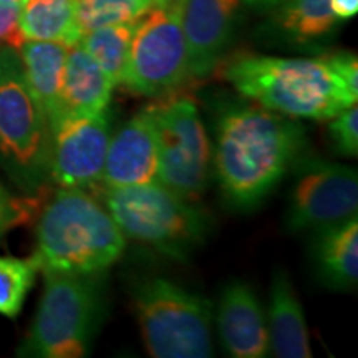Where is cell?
I'll return each instance as SVG.
<instances>
[{
    "mask_svg": "<svg viewBox=\"0 0 358 358\" xmlns=\"http://www.w3.org/2000/svg\"><path fill=\"white\" fill-rule=\"evenodd\" d=\"M306 145L301 124L261 105H232L217 122L214 169L232 206H257L297 163Z\"/></svg>",
    "mask_w": 358,
    "mask_h": 358,
    "instance_id": "1",
    "label": "cell"
},
{
    "mask_svg": "<svg viewBox=\"0 0 358 358\" xmlns=\"http://www.w3.org/2000/svg\"><path fill=\"white\" fill-rule=\"evenodd\" d=\"M221 77L244 98L290 118L332 120L357 105L320 58H280L241 52L221 65Z\"/></svg>",
    "mask_w": 358,
    "mask_h": 358,
    "instance_id": "2",
    "label": "cell"
},
{
    "mask_svg": "<svg viewBox=\"0 0 358 358\" xmlns=\"http://www.w3.org/2000/svg\"><path fill=\"white\" fill-rule=\"evenodd\" d=\"M124 245L105 206L83 189L62 187L40 213L32 259L40 272L96 275L118 261Z\"/></svg>",
    "mask_w": 358,
    "mask_h": 358,
    "instance_id": "3",
    "label": "cell"
},
{
    "mask_svg": "<svg viewBox=\"0 0 358 358\" xmlns=\"http://www.w3.org/2000/svg\"><path fill=\"white\" fill-rule=\"evenodd\" d=\"M103 206L124 237L186 259L208 232V214L161 182L103 187Z\"/></svg>",
    "mask_w": 358,
    "mask_h": 358,
    "instance_id": "4",
    "label": "cell"
},
{
    "mask_svg": "<svg viewBox=\"0 0 358 358\" xmlns=\"http://www.w3.org/2000/svg\"><path fill=\"white\" fill-rule=\"evenodd\" d=\"M131 302L151 357L213 355V303L208 299L163 277H153L134 285Z\"/></svg>",
    "mask_w": 358,
    "mask_h": 358,
    "instance_id": "5",
    "label": "cell"
},
{
    "mask_svg": "<svg viewBox=\"0 0 358 358\" xmlns=\"http://www.w3.org/2000/svg\"><path fill=\"white\" fill-rule=\"evenodd\" d=\"M45 287L20 355L80 358L92 345L101 315L100 282L93 275L42 272Z\"/></svg>",
    "mask_w": 358,
    "mask_h": 358,
    "instance_id": "6",
    "label": "cell"
},
{
    "mask_svg": "<svg viewBox=\"0 0 358 358\" xmlns=\"http://www.w3.org/2000/svg\"><path fill=\"white\" fill-rule=\"evenodd\" d=\"M0 161L30 191L42 185L50 166L48 120L12 48L0 52Z\"/></svg>",
    "mask_w": 358,
    "mask_h": 358,
    "instance_id": "7",
    "label": "cell"
},
{
    "mask_svg": "<svg viewBox=\"0 0 358 358\" xmlns=\"http://www.w3.org/2000/svg\"><path fill=\"white\" fill-rule=\"evenodd\" d=\"M158 143L159 179L168 189L194 203L204 194L213 150L196 103L187 96L168 95L148 105Z\"/></svg>",
    "mask_w": 358,
    "mask_h": 358,
    "instance_id": "8",
    "label": "cell"
},
{
    "mask_svg": "<svg viewBox=\"0 0 358 358\" xmlns=\"http://www.w3.org/2000/svg\"><path fill=\"white\" fill-rule=\"evenodd\" d=\"M179 3L153 7L138 20L122 83L133 95H173L191 78Z\"/></svg>",
    "mask_w": 358,
    "mask_h": 358,
    "instance_id": "9",
    "label": "cell"
},
{
    "mask_svg": "<svg viewBox=\"0 0 358 358\" xmlns=\"http://www.w3.org/2000/svg\"><path fill=\"white\" fill-rule=\"evenodd\" d=\"M357 169L338 163L308 161L290 191L289 231H320L357 217Z\"/></svg>",
    "mask_w": 358,
    "mask_h": 358,
    "instance_id": "10",
    "label": "cell"
},
{
    "mask_svg": "<svg viewBox=\"0 0 358 358\" xmlns=\"http://www.w3.org/2000/svg\"><path fill=\"white\" fill-rule=\"evenodd\" d=\"M105 113L62 115L50 124L48 174L60 187L88 189L101 179L110 145Z\"/></svg>",
    "mask_w": 358,
    "mask_h": 358,
    "instance_id": "11",
    "label": "cell"
},
{
    "mask_svg": "<svg viewBox=\"0 0 358 358\" xmlns=\"http://www.w3.org/2000/svg\"><path fill=\"white\" fill-rule=\"evenodd\" d=\"M243 0H181L189 77L206 78L219 66L229 45Z\"/></svg>",
    "mask_w": 358,
    "mask_h": 358,
    "instance_id": "12",
    "label": "cell"
},
{
    "mask_svg": "<svg viewBox=\"0 0 358 358\" xmlns=\"http://www.w3.org/2000/svg\"><path fill=\"white\" fill-rule=\"evenodd\" d=\"M158 143L150 108L138 111L110 138L100 182L103 187H127L159 182Z\"/></svg>",
    "mask_w": 358,
    "mask_h": 358,
    "instance_id": "13",
    "label": "cell"
},
{
    "mask_svg": "<svg viewBox=\"0 0 358 358\" xmlns=\"http://www.w3.org/2000/svg\"><path fill=\"white\" fill-rule=\"evenodd\" d=\"M217 330L224 350L234 358H262L268 353L267 317L249 284L232 280L219 299Z\"/></svg>",
    "mask_w": 358,
    "mask_h": 358,
    "instance_id": "14",
    "label": "cell"
},
{
    "mask_svg": "<svg viewBox=\"0 0 358 358\" xmlns=\"http://www.w3.org/2000/svg\"><path fill=\"white\" fill-rule=\"evenodd\" d=\"M115 83L78 42L66 53L64 87L60 96L62 115L105 113Z\"/></svg>",
    "mask_w": 358,
    "mask_h": 358,
    "instance_id": "15",
    "label": "cell"
},
{
    "mask_svg": "<svg viewBox=\"0 0 358 358\" xmlns=\"http://www.w3.org/2000/svg\"><path fill=\"white\" fill-rule=\"evenodd\" d=\"M268 352L279 358H310V335L301 301L295 295L289 275L277 272L271 285L267 317Z\"/></svg>",
    "mask_w": 358,
    "mask_h": 358,
    "instance_id": "16",
    "label": "cell"
},
{
    "mask_svg": "<svg viewBox=\"0 0 358 358\" xmlns=\"http://www.w3.org/2000/svg\"><path fill=\"white\" fill-rule=\"evenodd\" d=\"M19 52L25 82L42 106L50 127L60 116L69 45L50 40H27Z\"/></svg>",
    "mask_w": 358,
    "mask_h": 358,
    "instance_id": "17",
    "label": "cell"
},
{
    "mask_svg": "<svg viewBox=\"0 0 358 358\" xmlns=\"http://www.w3.org/2000/svg\"><path fill=\"white\" fill-rule=\"evenodd\" d=\"M313 259L327 287L355 289L358 279V221L357 217L317 231Z\"/></svg>",
    "mask_w": 358,
    "mask_h": 358,
    "instance_id": "18",
    "label": "cell"
},
{
    "mask_svg": "<svg viewBox=\"0 0 358 358\" xmlns=\"http://www.w3.org/2000/svg\"><path fill=\"white\" fill-rule=\"evenodd\" d=\"M78 0H25L20 27L27 40H50L73 45L80 40Z\"/></svg>",
    "mask_w": 358,
    "mask_h": 358,
    "instance_id": "19",
    "label": "cell"
},
{
    "mask_svg": "<svg viewBox=\"0 0 358 358\" xmlns=\"http://www.w3.org/2000/svg\"><path fill=\"white\" fill-rule=\"evenodd\" d=\"M274 10L275 27L295 43L325 37L338 22L330 8V0H284Z\"/></svg>",
    "mask_w": 358,
    "mask_h": 358,
    "instance_id": "20",
    "label": "cell"
},
{
    "mask_svg": "<svg viewBox=\"0 0 358 358\" xmlns=\"http://www.w3.org/2000/svg\"><path fill=\"white\" fill-rule=\"evenodd\" d=\"M136 24L138 22H129L100 27L83 34L78 40V43L108 75L115 87L123 83Z\"/></svg>",
    "mask_w": 358,
    "mask_h": 358,
    "instance_id": "21",
    "label": "cell"
},
{
    "mask_svg": "<svg viewBox=\"0 0 358 358\" xmlns=\"http://www.w3.org/2000/svg\"><path fill=\"white\" fill-rule=\"evenodd\" d=\"M151 8L153 7L148 0H78L80 37L100 27L138 22Z\"/></svg>",
    "mask_w": 358,
    "mask_h": 358,
    "instance_id": "22",
    "label": "cell"
},
{
    "mask_svg": "<svg viewBox=\"0 0 358 358\" xmlns=\"http://www.w3.org/2000/svg\"><path fill=\"white\" fill-rule=\"evenodd\" d=\"M37 272L34 259L0 257V315H19Z\"/></svg>",
    "mask_w": 358,
    "mask_h": 358,
    "instance_id": "23",
    "label": "cell"
},
{
    "mask_svg": "<svg viewBox=\"0 0 358 358\" xmlns=\"http://www.w3.org/2000/svg\"><path fill=\"white\" fill-rule=\"evenodd\" d=\"M329 138L338 155L355 158L358 155V108L352 105L334 116L329 124Z\"/></svg>",
    "mask_w": 358,
    "mask_h": 358,
    "instance_id": "24",
    "label": "cell"
},
{
    "mask_svg": "<svg viewBox=\"0 0 358 358\" xmlns=\"http://www.w3.org/2000/svg\"><path fill=\"white\" fill-rule=\"evenodd\" d=\"M42 199L30 196V198H12L7 191L0 186V234L12 227L22 226L34 217L38 211Z\"/></svg>",
    "mask_w": 358,
    "mask_h": 358,
    "instance_id": "25",
    "label": "cell"
},
{
    "mask_svg": "<svg viewBox=\"0 0 358 358\" xmlns=\"http://www.w3.org/2000/svg\"><path fill=\"white\" fill-rule=\"evenodd\" d=\"M20 3L0 2V43L19 52L27 42L20 27Z\"/></svg>",
    "mask_w": 358,
    "mask_h": 358,
    "instance_id": "26",
    "label": "cell"
},
{
    "mask_svg": "<svg viewBox=\"0 0 358 358\" xmlns=\"http://www.w3.org/2000/svg\"><path fill=\"white\" fill-rule=\"evenodd\" d=\"M324 60L329 64L330 70L334 71L335 77L340 83L345 87L353 100H358V62L353 53L348 52H335L330 55H324Z\"/></svg>",
    "mask_w": 358,
    "mask_h": 358,
    "instance_id": "27",
    "label": "cell"
},
{
    "mask_svg": "<svg viewBox=\"0 0 358 358\" xmlns=\"http://www.w3.org/2000/svg\"><path fill=\"white\" fill-rule=\"evenodd\" d=\"M330 8L337 20L352 19L358 12V0H330Z\"/></svg>",
    "mask_w": 358,
    "mask_h": 358,
    "instance_id": "28",
    "label": "cell"
},
{
    "mask_svg": "<svg viewBox=\"0 0 358 358\" xmlns=\"http://www.w3.org/2000/svg\"><path fill=\"white\" fill-rule=\"evenodd\" d=\"M245 6L254 8V10H261V12H267V10H274L275 7H279L284 0H243Z\"/></svg>",
    "mask_w": 358,
    "mask_h": 358,
    "instance_id": "29",
    "label": "cell"
},
{
    "mask_svg": "<svg viewBox=\"0 0 358 358\" xmlns=\"http://www.w3.org/2000/svg\"><path fill=\"white\" fill-rule=\"evenodd\" d=\"M151 3V7H168L174 6V3H179L181 0H148Z\"/></svg>",
    "mask_w": 358,
    "mask_h": 358,
    "instance_id": "30",
    "label": "cell"
},
{
    "mask_svg": "<svg viewBox=\"0 0 358 358\" xmlns=\"http://www.w3.org/2000/svg\"><path fill=\"white\" fill-rule=\"evenodd\" d=\"M0 2H7V3H20V6H22V3H24L25 0H0Z\"/></svg>",
    "mask_w": 358,
    "mask_h": 358,
    "instance_id": "31",
    "label": "cell"
}]
</instances>
